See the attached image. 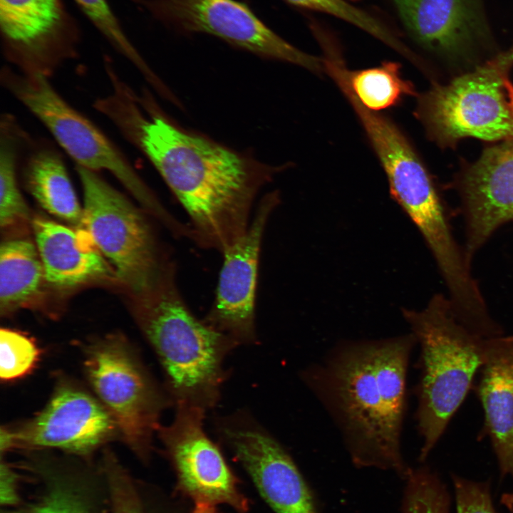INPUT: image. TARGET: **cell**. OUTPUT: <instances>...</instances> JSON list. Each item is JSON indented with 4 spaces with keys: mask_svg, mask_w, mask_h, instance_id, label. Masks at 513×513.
<instances>
[{
    "mask_svg": "<svg viewBox=\"0 0 513 513\" xmlns=\"http://www.w3.org/2000/svg\"><path fill=\"white\" fill-rule=\"evenodd\" d=\"M404 480L402 513H449L447 487L430 468L411 467Z\"/></svg>",
    "mask_w": 513,
    "mask_h": 513,
    "instance_id": "cell-25",
    "label": "cell"
},
{
    "mask_svg": "<svg viewBox=\"0 0 513 513\" xmlns=\"http://www.w3.org/2000/svg\"><path fill=\"white\" fill-rule=\"evenodd\" d=\"M348 85L366 109L377 112L398 105L408 95L415 94L413 85L403 78L400 66L387 61L380 66L358 71L344 68Z\"/></svg>",
    "mask_w": 513,
    "mask_h": 513,
    "instance_id": "cell-23",
    "label": "cell"
},
{
    "mask_svg": "<svg viewBox=\"0 0 513 513\" xmlns=\"http://www.w3.org/2000/svg\"><path fill=\"white\" fill-rule=\"evenodd\" d=\"M457 513H497L489 482H479L452 476Z\"/></svg>",
    "mask_w": 513,
    "mask_h": 513,
    "instance_id": "cell-30",
    "label": "cell"
},
{
    "mask_svg": "<svg viewBox=\"0 0 513 513\" xmlns=\"http://www.w3.org/2000/svg\"><path fill=\"white\" fill-rule=\"evenodd\" d=\"M504 141L487 149L460 182L470 260L494 231L513 222V139Z\"/></svg>",
    "mask_w": 513,
    "mask_h": 513,
    "instance_id": "cell-16",
    "label": "cell"
},
{
    "mask_svg": "<svg viewBox=\"0 0 513 513\" xmlns=\"http://www.w3.org/2000/svg\"><path fill=\"white\" fill-rule=\"evenodd\" d=\"M44 279L37 249L25 239H11L0 247V309L9 314L26 305L39 292Z\"/></svg>",
    "mask_w": 513,
    "mask_h": 513,
    "instance_id": "cell-21",
    "label": "cell"
},
{
    "mask_svg": "<svg viewBox=\"0 0 513 513\" xmlns=\"http://www.w3.org/2000/svg\"><path fill=\"white\" fill-rule=\"evenodd\" d=\"M205 412L177 405L172 423L157 431L175 470L178 487L195 502L224 504L244 513L249 504L238 480L204 430Z\"/></svg>",
    "mask_w": 513,
    "mask_h": 513,
    "instance_id": "cell-13",
    "label": "cell"
},
{
    "mask_svg": "<svg viewBox=\"0 0 513 513\" xmlns=\"http://www.w3.org/2000/svg\"><path fill=\"white\" fill-rule=\"evenodd\" d=\"M219 432L275 513H319L299 467L272 435L244 417L222 423Z\"/></svg>",
    "mask_w": 513,
    "mask_h": 513,
    "instance_id": "cell-15",
    "label": "cell"
},
{
    "mask_svg": "<svg viewBox=\"0 0 513 513\" xmlns=\"http://www.w3.org/2000/svg\"><path fill=\"white\" fill-rule=\"evenodd\" d=\"M402 313L420 348L416 420L423 439L419 460L423 462L480 370L488 338L460 323L449 299L440 294L432 297L423 310L403 309Z\"/></svg>",
    "mask_w": 513,
    "mask_h": 513,
    "instance_id": "cell-4",
    "label": "cell"
},
{
    "mask_svg": "<svg viewBox=\"0 0 513 513\" xmlns=\"http://www.w3.org/2000/svg\"><path fill=\"white\" fill-rule=\"evenodd\" d=\"M30 135L11 114L0 121V226L7 229L29 219V209L19 185V166Z\"/></svg>",
    "mask_w": 513,
    "mask_h": 513,
    "instance_id": "cell-22",
    "label": "cell"
},
{
    "mask_svg": "<svg viewBox=\"0 0 513 513\" xmlns=\"http://www.w3.org/2000/svg\"><path fill=\"white\" fill-rule=\"evenodd\" d=\"M93 108L152 163L185 210L192 240L222 254L247 232L273 168L181 129L120 78Z\"/></svg>",
    "mask_w": 513,
    "mask_h": 513,
    "instance_id": "cell-1",
    "label": "cell"
},
{
    "mask_svg": "<svg viewBox=\"0 0 513 513\" xmlns=\"http://www.w3.org/2000/svg\"><path fill=\"white\" fill-rule=\"evenodd\" d=\"M83 368L97 398L115 420L120 439L140 458L150 456L168 404L131 343L108 334L83 346Z\"/></svg>",
    "mask_w": 513,
    "mask_h": 513,
    "instance_id": "cell-7",
    "label": "cell"
},
{
    "mask_svg": "<svg viewBox=\"0 0 513 513\" xmlns=\"http://www.w3.org/2000/svg\"><path fill=\"white\" fill-rule=\"evenodd\" d=\"M414 335L344 343L302 373L304 381L338 427L358 468L410 467L401 449L406 378Z\"/></svg>",
    "mask_w": 513,
    "mask_h": 513,
    "instance_id": "cell-2",
    "label": "cell"
},
{
    "mask_svg": "<svg viewBox=\"0 0 513 513\" xmlns=\"http://www.w3.org/2000/svg\"><path fill=\"white\" fill-rule=\"evenodd\" d=\"M155 19L185 33H204L268 58L320 72L323 60L294 47L236 0H131Z\"/></svg>",
    "mask_w": 513,
    "mask_h": 513,
    "instance_id": "cell-10",
    "label": "cell"
},
{
    "mask_svg": "<svg viewBox=\"0 0 513 513\" xmlns=\"http://www.w3.org/2000/svg\"><path fill=\"white\" fill-rule=\"evenodd\" d=\"M294 6L333 15L363 29L375 38L385 31L383 23L345 0H284Z\"/></svg>",
    "mask_w": 513,
    "mask_h": 513,
    "instance_id": "cell-28",
    "label": "cell"
},
{
    "mask_svg": "<svg viewBox=\"0 0 513 513\" xmlns=\"http://www.w3.org/2000/svg\"><path fill=\"white\" fill-rule=\"evenodd\" d=\"M83 193V228L113 268L115 276L140 298L171 264L160 256L147 219L100 172L75 166Z\"/></svg>",
    "mask_w": 513,
    "mask_h": 513,
    "instance_id": "cell-9",
    "label": "cell"
},
{
    "mask_svg": "<svg viewBox=\"0 0 513 513\" xmlns=\"http://www.w3.org/2000/svg\"><path fill=\"white\" fill-rule=\"evenodd\" d=\"M44 279L57 288L75 287L115 275L84 228L71 229L36 217L32 222Z\"/></svg>",
    "mask_w": 513,
    "mask_h": 513,
    "instance_id": "cell-19",
    "label": "cell"
},
{
    "mask_svg": "<svg viewBox=\"0 0 513 513\" xmlns=\"http://www.w3.org/2000/svg\"><path fill=\"white\" fill-rule=\"evenodd\" d=\"M41 351L35 341L9 328L0 331V378L9 382L28 375L38 365Z\"/></svg>",
    "mask_w": 513,
    "mask_h": 513,
    "instance_id": "cell-26",
    "label": "cell"
},
{
    "mask_svg": "<svg viewBox=\"0 0 513 513\" xmlns=\"http://www.w3.org/2000/svg\"><path fill=\"white\" fill-rule=\"evenodd\" d=\"M6 513H89L81 495L63 483H56L36 500Z\"/></svg>",
    "mask_w": 513,
    "mask_h": 513,
    "instance_id": "cell-29",
    "label": "cell"
},
{
    "mask_svg": "<svg viewBox=\"0 0 513 513\" xmlns=\"http://www.w3.org/2000/svg\"><path fill=\"white\" fill-rule=\"evenodd\" d=\"M195 506L192 513H217L215 505L204 502H195Z\"/></svg>",
    "mask_w": 513,
    "mask_h": 513,
    "instance_id": "cell-32",
    "label": "cell"
},
{
    "mask_svg": "<svg viewBox=\"0 0 513 513\" xmlns=\"http://www.w3.org/2000/svg\"><path fill=\"white\" fill-rule=\"evenodd\" d=\"M59 149L45 140H27L19 172L26 188L50 214L83 228V212Z\"/></svg>",
    "mask_w": 513,
    "mask_h": 513,
    "instance_id": "cell-20",
    "label": "cell"
},
{
    "mask_svg": "<svg viewBox=\"0 0 513 513\" xmlns=\"http://www.w3.org/2000/svg\"><path fill=\"white\" fill-rule=\"evenodd\" d=\"M171 264L138 298L136 319L165 373L171 400L207 410L219 398L224 361L239 344L198 319L182 296Z\"/></svg>",
    "mask_w": 513,
    "mask_h": 513,
    "instance_id": "cell-3",
    "label": "cell"
},
{
    "mask_svg": "<svg viewBox=\"0 0 513 513\" xmlns=\"http://www.w3.org/2000/svg\"><path fill=\"white\" fill-rule=\"evenodd\" d=\"M348 99L386 175L390 194L415 224L445 277L467 267L465 250L454 237L441 200L408 138L389 118L366 109L353 94Z\"/></svg>",
    "mask_w": 513,
    "mask_h": 513,
    "instance_id": "cell-6",
    "label": "cell"
},
{
    "mask_svg": "<svg viewBox=\"0 0 513 513\" xmlns=\"http://www.w3.org/2000/svg\"><path fill=\"white\" fill-rule=\"evenodd\" d=\"M410 36L440 54L462 55L487 40L482 0H392Z\"/></svg>",
    "mask_w": 513,
    "mask_h": 513,
    "instance_id": "cell-17",
    "label": "cell"
},
{
    "mask_svg": "<svg viewBox=\"0 0 513 513\" xmlns=\"http://www.w3.org/2000/svg\"><path fill=\"white\" fill-rule=\"evenodd\" d=\"M103 470L108 487L111 513H144L130 475L108 448L103 452Z\"/></svg>",
    "mask_w": 513,
    "mask_h": 513,
    "instance_id": "cell-27",
    "label": "cell"
},
{
    "mask_svg": "<svg viewBox=\"0 0 513 513\" xmlns=\"http://www.w3.org/2000/svg\"><path fill=\"white\" fill-rule=\"evenodd\" d=\"M279 202L266 195L258 204L246 233L223 253L215 297L203 321L239 345L256 339L255 302L260 250L268 220Z\"/></svg>",
    "mask_w": 513,
    "mask_h": 513,
    "instance_id": "cell-14",
    "label": "cell"
},
{
    "mask_svg": "<svg viewBox=\"0 0 513 513\" xmlns=\"http://www.w3.org/2000/svg\"><path fill=\"white\" fill-rule=\"evenodd\" d=\"M0 436L8 450L55 448L81 457L120 437L115 420L97 397L65 377L56 381L38 414L16 427H1Z\"/></svg>",
    "mask_w": 513,
    "mask_h": 513,
    "instance_id": "cell-11",
    "label": "cell"
},
{
    "mask_svg": "<svg viewBox=\"0 0 513 513\" xmlns=\"http://www.w3.org/2000/svg\"><path fill=\"white\" fill-rule=\"evenodd\" d=\"M513 66V46L473 71L423 94L416 115L430 135L450 145L472 137L513 139V115L504 81Z\"/></svg>",
    "mask_w": 513,
    "mask_h": 513,
    "instance_id": "cell-8",
    "label": "cell"
},
{
    "mask_svg": "<svg viewBox=\"0 0 513 513\" xmlns=\"http://www.w3.org/2000/svg\"><path fill=\"white\" fill-rule=\"evenodd\" d=\"M108 44L138 69L144 78L153 71L127 35L108 0H73Z\"/></svg>",
    "mask_w": 513,
    "mask_h": 513,
    "instance_id": "cell-24",
    "label": "cell"
},
{
    "mask_svg": "<svg viewBox=\"0 0 513 513\" xmlns=\"http://www.w3.org/2000/svg\"><path fill=\"white\" fill-rule=\"evenodd\" d=\"M18 475L7 462L1 460L0 467V502L2 505L10 507L19 502L18 493Z\"/></svg>",
    "mask_w": 513,
    "mask_h": 513,
    "instance_id": "cell-31",
    "label": "cell"
},
{
    "mask_svg": "<svg viewBox=\"0 0 513 513\" xmlns=\"http://www.w3.org/2000/svg\"><path fill=\"white\" fill-rule=\"evenodd\" d=\"M480 370L482 433L490 440L501 475L513 480V336L487 339Z\"/></svg>",
    "mask_w": 513,
    "mask_h": 513,
    "instance_id": "cell-18",
    "label": "cell"
},
{
    "mask_svg": "<svg viewBox=\"0 0 513 513\" xmlns=\"http://www.w3.org/2000/svg\"><path fill=\"white\" fill-rule=\"evenodd\" d=\"M2 87L24 105L51 135L58 146L79 166L114 176L148 211L162 221V207L122 150L92 120L68 103L50 78L1 68Z\"/></svg>",
    "mask_w": 513,
    "mask_h": 513,
    "instance_id": "cell-5",
    "label": "cell"
},
{
    "mask_svg": "<svg viewBox=\"0 0 513 513\" xmlns=\"http://www.w3.org/2000/svg\"><path fill=\"white\" fill-rule=\"evenodd\" d=\"M0 37L13 68L51 79L78 57L82 34L63 0H0Z\"/></svg>",
    "mask_w": 513,
    "mask_h": 513,
    "instance_id": "cell-12",
    "label": "cell"
}]
</instances>
